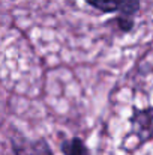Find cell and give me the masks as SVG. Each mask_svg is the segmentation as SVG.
Returning <instances> with one entry per match:
<instances>
[{
	"label": "cell",
	"mask_w": 153,
	"mask_h": 155,
	"mask_svg": "<svg viewBox=\"0 0 153 155\" xmlns=\"http://www.w3.org/2000/svg\"><path fill=\"white\" fill-rule=\"evenodd\" d=\"M86 2L102 12L120 11L125 15H132L140 8L138 0H86Z\"/></svg>",
	"instance_id": "1"
},
{
	"label": "cell",
	"mask_w": 153,
	"mask_h": 155,
	"mask_svg": "<svg viewBox=\"0 0 153 155\" xmlns=\"http://www.w3.org/2000/svg\"><path fill=\"white\" fill-rule=\"evenodd\" d=\"M14 148L17 155H51L47 143L44 142H30V140H18L14 142Z\"/></svg>",
	"instance_id": "3"
},
{
	"label": "cell",
	"mask_w": 153,
	"mask_h": 155,
	"mask_svg": "<svg viewBox=\"0 0 153 155\" xmlns=\"http://www.w3.org/2000/svg\"><path fill=\"white\" fill-rule=\"evenodd\" d=\"M63 151H65V154L66 155H87L86 146H84L78 139H74V140L65 143Z\"/></svg>",
	"instance_id": "4"
},
{
	"label": "cell",
	"mask_w": 153,
	"mask_h": 155,
	"mask_svg": "<svg viewBox=\"0 0 153 155\" xmlns=\"http://www.w3.org/2000/svg\"><path fill=\"white\" fill-rule=\"evenodd\" d=\"M134 127L141 137V140L149 139L153 134V111L152 110H143L135 113L134 116Z\"/></svg>",
	"instance_id": "2"
}]
</instances>
